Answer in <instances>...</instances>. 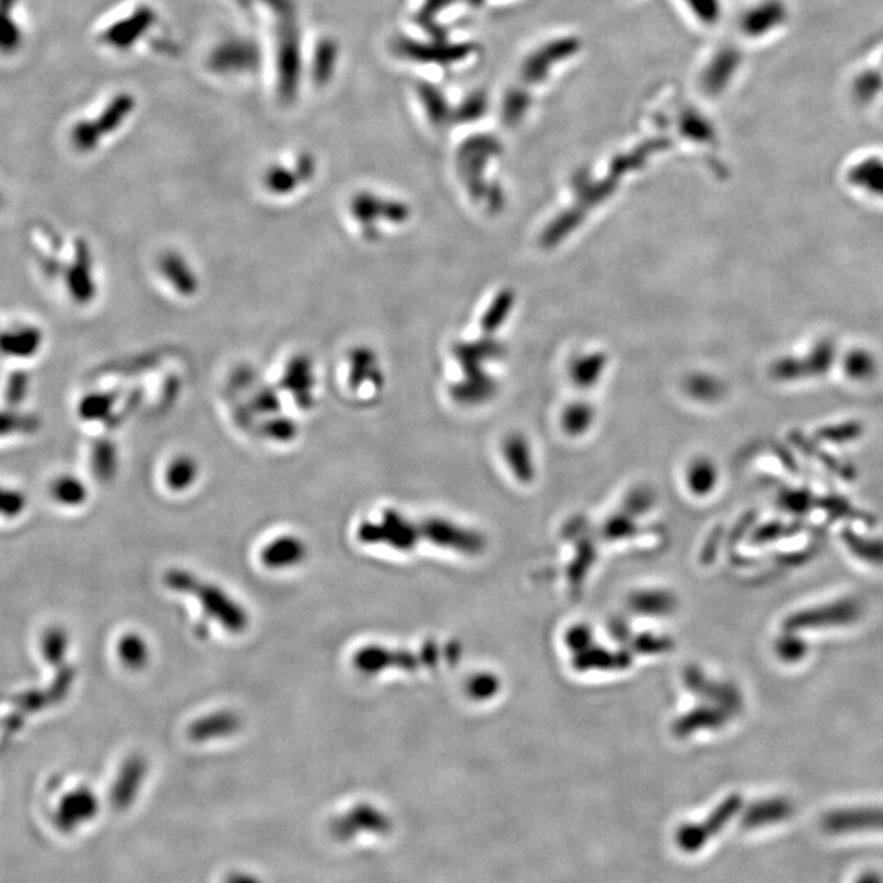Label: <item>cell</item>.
Returning a JSON list of instances; mask_svg holds the SVG:
<instances>
[{"mask_svg": "<svg viewBox=\"0 0 883 883\" xmlns=\"http://www.w3.org/2000/svg\"><path fill=\"white\" fill-rule=\"evenodd\" d=\"M167 584L175 591L179 589L195 594L202 601V606L207 609L208 614L220 620L221 624L231 632H241L246 627V612L215 586L202 584L198 579L193 578L192 574L180 573V571L169 574Z\"/></svg>", "mask_w": 883, "mask_h": 883, "instance_id": "obj_1", "label": "cell"}, {"mask_svg": "<svg viewBox=\"0 0 883 883\" xmlns=\"http://www.w3.org/2000/svg\"><path fill=\"white\" fill-rule=\"evenodd\" d=\"M862 612L864 609L861 602L846 597L825 606L800 610L785 620L784 628L789 632H802V630H818L826 627H846L856 624L857 620L861 619Z\"/></svg>", "mask_w": 883, "mask_h": 883, "instance_id": "obj_2", "label": "cell"}, {"mask_svg": "<svg viewBox=\"0 0 883 883\" xmlns=\"http://www.w3.org/2000/svg\"><path fill=\"white\" fill-rule=\"evenodd\" d=\"M99 813V802L89 789H77L64 795L54 810L53 823L63 834L76 833L89 825Z\"/></svg>", "mask_w": 883, "mask_h": 883, "instance_id": "obj_3", "label": "cell"}, {"mask_svg": "<svg viewBox=\"0 0 883 883\" xmlns=\"http://www.w3.org/2000/svg\"><path fill=\"white\" fill-rule=\"evenodd\" d=\"M826 833L849 834L883 831V807H849L831 810L821 818Z\"/></svg>", "mask_w": 883, "mask_h": 883, "instance_id": "obj_4", "label": "cell"}, {"mask_svg": "<svg viewBox=\"0 0 883 883\" xmlns=\"http://www.w3.org/2000/svg\"><path fill=\"white\" fill-rule=\"evenodd\" d=\"M740 808L741 797L731 795L713 812V815L709 816V820L704 821L702 825H691L682 828L679 834H677V843L686 852L699 851L700 848H704L712 836L720 833L727 826L728 821L736 813L740 812Z\"/></svg>", "mask_w": 883, "mask_h": 883, "instance_id": "obj_5", "label": "cell"}, {"mask_svg": "<svg viewBox=\"0 0 883 883\" xmlns=\"http://www.w3.org/2000/svg\"><path fill=\"white\" fill-rule=\"evenodd\" d=\"M792 815H794V803L790 802L789 798H766V800H761V802L753 803L743 813L741 826L745 830H758V828H764V826L776 825V823L789 820Z\"/></svg>", "mask_w": 883, "mask_h": 883, "instance_id": "obj_6", "label": "cell"}, {"mask_svg": "<svg viewBox=\"0 0 883 883\" xmlns=\"http://www.w3.org/2000/svg\"><path fill=\"white\" fill-rule=\"evenodd\" d=\"M390 830V821L378 810L370 807H357L350 810L349 815L342 816L337 821L336 834L344 836V839H352L354 834L359 833H385Z\"/></svg>", "mask_w": 883, "mask_h": 883, "instance_id": "obj_7", "label": "cell"}, {"mask_svg": "<svg viewBox=\"0 0 883 883\" xmlns=\"http://www.w3.org/2000/svg\"><path fill=\"white\" fill-rule=\"evenodd\" d=\"M144 771L146 769H144L143 761H139V759L126 764L122 774L118 777L115 789H113V803L118 808H126L135 800L139 785L143 782Z\"/></svg>", "mask_w": 883, "mask_h": 883, "instance_id": "obj_8", "label": "cell"}, {"mask_svg": "<svg viewBox=\"0 0 883 883\" xmlns=\"http://www.w3.org/2000/svg\"><path fill=\"white\" fill-rule=\"evenodd\" d=\"M17 0H0V53L14 54L23 43L22 28L14 18Z\"/></svg>", "mask_w": 883, "mask_h": 883, "instance_id": "obj_9", "label": "cell"}, {"mask_svg": "<svg viewBox=\"0 0 883 883\" xmlns=\"http://www.w3.org/2000/svg\"><path fill=\"white\" fill-rule=\"evenodd\" d=\"M305 547L300 540L296 538H280L277 542L272 543L265 548L264 558L265 565L272 568H285V566L296 565L298 561L305 556Z\"/></svg>", "mask_w": 883, "mask_h": 883, "instance_id": "obj_10", "label": "cell"}, {"mask_svg": "<svg viewBox=\"0 0 883 883\" xmlns=\"http://www.w3.org/2000/svg\"><path fill=\"white\" fill-rule=\"evenodd\" d=\"M239 727L238 718L233 713H216L213 717L205 718L202 722L193 725V740H210V738H220V736L229 735L231 731Z\"/></svg>", "mask_w": 883, "mask_h": 883, "instance_id": "obj_11", "label": "cell"}, {"mask_svg": "<svg viewBox=\"0 0 883 883\" xmlns=\"http://www.w3.org/2000/svg\"><path fill=\"white\" fill-rule=\"evenodd\" d=\"M843 540L857 558L867 561L869 565L883 566V540L880 538H862L861 535L846 532Z\"/></svg>", "mask_w": 883, "mask_h": 883, "instance_id": "obj_12", "label": "cell"}, {"mask_svg": "<svg viewBox=\"0 0 883 883\" xmlns=\"http://www.w3.org/2000/svg\"><path fill=\"white\" fill-rule=\"evenodd\" d=\"M777 653L784 661L795 663L807 655V643L797 637V632L785 630L784 637H780L777 641Z\"/></svg>", "mask_w": 883, "mask_h": 883, "instance_id": "obj_13", "label": "cell"}, {"mask_svg": "<svg viewBox=\"0 0 883 883\" xmlns=\"http://www.w3.org/2000/svg\"><path fill=\"white\" fill-rule=\"evenodd\" d=\"M120 655L125 659L126 664H130V666H143L146 663V659H148V650H146V645H144L143 640L141 638L136 637H128L122 641V646H120Z\"/></svg>", "mask_w": 883, "mask_h": 883, "instance_id": "obj_14", "label": "cell"}, {"mask_svg": "<svg viewBox=\"0 0 883 883\" xmlns=\"http://www.w3.org/2000/svg\"><path fill=\"white\" fill-rule=\"evenodd\" d=\"M56 496L68 499L69 503H76L77 499L82 498V488L76 481L61 483V486L58 485V488H56Z\"/></svg>", "mask_w": 883, "mask_h": 883, "instance_id": "obj_15", "label": "cell"}, {"mask_svg": "<svg viewBox=\"0 0 883 883\" xmlns=\"http://www.w3.org/2000/svg\"><path fill=\"white\" fill-rule=\"evenodd\" d=\"M854 883H883V877L879 874V872H875V870H867V872H862Z\"/></svg>", "mask_w": 883, "mask_h": 883, "instance_id": "obj_16", "label": "cell"}, {"mask_svg": "<svg viewBox=\"0 0 883 883\" xmlns=\"http://www.w3.org/2000/svg\"><path fill=\"white\" fill-rule=\"evenodd\" d=\"M225 883H260L259 879H256L254 875L249 874H233L231 877L226 879Z\"/></svg>", "mask_w": 883, "mask_h": 883, "instance_id": "obj_17", "label": "cell"}]
</instances>
